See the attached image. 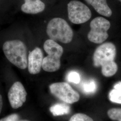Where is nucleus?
I'll use <instances>...</instances> for the list:
<instances>
[{"mask_svg":"<svg viewBox=\"0 0 121 121\" xmlns=\"http://www.w3.org/2000/svg\"><path fill=\"white\" fill-rule=\"evenodd\" d=\"M82 90L86 94L94 93L96 90V83L92 80L85 82L82 86Z\"/></svg>","mask_w":121,"mask_h":121,"instance_id":"obj_13","label":"nucleus"},{"mask_svg":"<svg viewBox=\"0 0 121 121\" xmlns=\"http://www.w3.org/2000/svg\"><path fill=\"white\" fill-rule=\"evenodd\" d=\"M3 51L7 59L13 65L21 69L27 66V48L26 45L19 40H11L5 42Z\"/></svg>","mask_w":121,"mask_h":121,"instance_id":"obj_2","label":"nucleus"},{"mask_svg":"<svg viewBox=\"0 0 121 121\" xmlns=\"http://www.w3.org/2000/svg\"><path fill=\"white\" fill-rule=\"evenodd\" d=\"M67 79L69 82L78 84L80 81V77L79 73L75 71H71L68 74Z\"/></svg>","mask_w":121,"mask_h":121,"instance_id":"obj_17","label":"nucleus"},{"mask_svg":"<svg viewBox=\"0 0 121 121\" xmlns=\"http://www.w3.org/2000/svg\"><path fill=\"white\" fill-rule=\"evenodd\" d=\"M109 99L112 102L121 104V91L113 88L109 92Z\"/></svg>","mask_w":121,"mask_h":121,"instance_id":"obj_14","label":"nucleus"},{"mask_svg":"<svg viewBox=\"0 0 121 121\" xmlns=\"http://www.w3.org/2000/svg\"><path fill=\"white\" fill-rule=\"evenodd\" d=\"M49 110L54 116H58L69 114L70 108L65 104H56L52 106Z\"/></svg>","mask_w":121,"mask_h":121,"instance_id":"obj_12","label":"nucleus"},{"mask_svg":"<svg viewBox=\"0 0 121 121\" xmlns=\"http://www.w3.org/2000/svg\"><path fill=\"white\" fill-rule=\"evenodd\" d=\"M113 88L119 91H121V82L116 83L113 86Z\"/></svg>","mask_w":121,"mask_h":121,"instance_id":"obj_19","label":"nucleus"},{"mask_svg":"<svg viewBox=\"0 0 121 121\" xmlns=\"http://www.w3.org/2000/svg\"><path fill=\"white\" fill-rule=\"evenodd\" d=\"M20 116L17 113H13L0 119V121H19Z\"/></svg>","mask_w":121,"mask_h":121,"instance_id":"obj_18","label":"nucleus"},{"mask_svg":"<svg viewBox=\"0 0 121 121\" xmlns=\"http://www.w3.org/2000/svg\"><path fill=\"white\" fill-rule=\"evenodd\" d=\"M68 17L69 20L75 24L85 23L91 17V10L82 2L72 0L67 4Z\"/></svg>","mask_w":121,"mask_h":121,"instance_id":"obj_7","label":"nucleus"},{"mask_svg":"<svg viewBox=\"0 0 121 121\" xmlns=\"http://www.w3.org/2000/svg\"><path fill=\"white\" fill-rule=\"evenodd\" d=\"M27 93L21 82H14L9 89L8 96L11 107L17 109L21 107L26 101Z\"/></svg>","mask_w":121,"mask_h":121,"instance_id":"obj_8","label":"nucleus"},{"mask_svg":"<svg viewBox=\"0 0 121 121\" xmlns=\"http://www.w3.org/2000/svg\"><path fill=\"white\" fill-rule=\"evenodd\" d=\"M43 53L40 48H35L29 53L28 56V69L31 74L39 73L42 67Z\"/></svg>","mask_w":121,"mask_h":121,"instance_id":"obj_9","label":"nucleus"},{"mask_svg":"<svg viewBox=\"0 0 121 121\" xmlns=\"http://www.w3.org/2000/svg\"><path fill=\"white\" fill-rule=\"evenodd\" d=\"M110 22L106 18L97 17L90 22L91 30L87 35L88 40L94 43H102L108 38V30L110 27Z\"/></svg>","mask_w":121,"mask_h":121,"instance_id":"obj_5","label":"nucleus"},{"mask_svg":"<svg viewBox=\"0 0 121 121\" xmlns=\"http://www.w3.org/2000/svg\"><path fill=\"white\" fill-rule=\"evenodd\" d=\"M116 55V48L111 42L102 43L95 49L93 56L94 65L101 67V72L105 77H111L116 73L118 67L114 61Z\"/></svg>","mask_w":121,"mask_h":121,"instance_id":"obj_1","label":"nucleus"},{"mask_svg":"<svg viewBox=\"0 0 121 121\" xmlns=\"http://www.w3.org/2000/svg\"><path fill=\"white\" fill-rule=\"evenodd\" d=\"M46 32L50 39L62 43H69L73 37L71 27L65 20L60 17L52 18L49 22Z\"/></svg>","mask_w":121,"mask_h":121,"instance_id":"obj_3","label":"nucleus"},{"mask_svg":"<svg viewBox=\"0 0 121 121\" xmlns=\"http://www.w3.org/2000/svg\"><path fill=\"white\" fill-rule=\"evenodd\" d=\"M2 106H3L2 98V96L0 94V113H1V110H2Z\"/></svg>","mask_w":121,"mask_h":121,"instance_id":"obj_20","label":"nucleus"},{"mask_svg":"<svg viewBox=\"0 0 121 121\" xmlns=\"http://www.w3.org/2000/svg\"><path fill=\"white\" fill-rule=\"evenodd\" d=\"M29 121V120H20V121Z\"/></svg>","mask_w":121,"mask_h":121,"instance_id":"obj_21","label":"nucleus"},{"mask_svg":"<svg viewBox=\"0 0 121 121\" xmlns=\"http://www.w3.org/2000/svg\"><path fill=\"white\" fill-rule=\"evenodd\" d=\"M43 48L48 55L43 58V69L48 72L58 70L60 67V58L63 53V48L56 41L51 39L45 41Z\"/></svg>","mask_w":121,"mask_h":121,"instance_id":"obj_4","label":"nucleus"},{"mask_svg":"<svg viewBox=\"0 0 121 121\" xmlns=\"http://www.w3.org/2000/svg\"><path fill=\"white\" fill-rule=\"evenodd\" d=\"M69 121H93V120L85 114L77 113L71 117Z\"/></svg>","mask_w":121,"mask_h":121,"instance_id":"obj_16","label":"nucleus"},{"mask_svg":"<svg viewBox=\"0 0 121 121\" xmlns=\"http://www.w3.org/2000/svg\"><path fill=\"white\" fill-rule=\"evenodd\" d=\"M91 5L95 11L101 15L105 17H110L112 11L107 3L106 0H85Z\"/></svg>","mask_w":121,"mask_h":121,"instance_id":"obj_11","label":"nucleus"},{"mask_svg":"<svg viewBox=\"0 0 121 121\" xmlns=\"http://www.w3.org/2000/svg\"><path fill=\"white\" fill-rule=\"evenodd\" d=\"M25 3L21 6L24 13L36 14L42 12L45 9V4L40 0H24Z\"/></svg>","mask_w":121,"mask_h":121,"instance_id":"obj_10","label":"nucleus"},{"mask_svg":"<svg viewBox=\"0 0 121 121\" xmlns=\"http://www.w3.org/2000/svg\"><path fill=\"white\" fill-rule=\"evenodd\" d=\"M49 87L52 95L66 103L73 104L78 101L80 98L78 92L67 82L53 83Z\"/></svg>","mask_w":121,"mask_h":121,"instance_id":"obj_6","label":"nucleus"},{"mask_svg":"<svg viewBox=\"0 0 121 121\" xmlns=\"http://www.w3.org/2000/svg\"><path fill=\"white\" fill-rule=\"evenodd\" d=\"M119 0V1H120L121 2V0Z\"/></svg>","mask_w":121,"mask_h":121,"instance_id":"obj_22","label":"nucleus"},{"mask_svg":"<svg viewBox=\"0 0 121 121\" xmlns=\"http://www.w3.org/2000/svg\"><path fill=\"white\" fill-rule=\"evenodd\" d=\"M107 114L109 117L113 120L121 121V108H112L108 110Z\"/></svg>","mask_w":121,"mask_h":121,"instance_id":"obj_15","label":"nucleus"}]
</instances>
